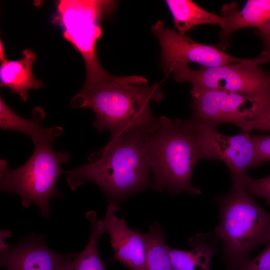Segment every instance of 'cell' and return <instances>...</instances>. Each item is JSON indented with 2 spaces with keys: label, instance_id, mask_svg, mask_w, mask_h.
Here are the masks:
<instances>
[{
  "label": "cell",
  "instance_id": "cell-1",
  "mask_svg": "<svg viewBox=\"0 0 270 270\" xmlns=\"http://www.w3.org/2000/svg\"><path fill=\"white\" fill-rule=\"evenodd\" d=\"M148 128L111 136L106 146L89 156L88 163L66 172L70 188L74 190L91 181L102 190L110 203L118 206L128 196L151 187L144 148Z\"/></svg>",
  "mask_w": 270,
  "mask_h": 270
},
{
  "label": "cell",
  "instance_id": "cell-2",
  "mask_svg": "<svg viewBox=\"0 0 270 270\" xmlns=\"http://www.w3.org/2000/svg\"><path fill=\"white\" fill-rule=\"evenodd\" d=\"M162 92L158 84L149 86L144 78L114 76L89 86H84L72 99L74 108H86L96 118L92 124L100 132L116 136L146 130L156 119L151 112V100L159 102Z\"/></svg>",
  "mask_w": 270,
  "mask_h": 270
},
{
  "label": "cell",
  "instance_id": "cell-3",
  "mask_svg": "<svg viewBox=\"0 0 270 270\" xmlns=\"http://www.w3.org/2000/svg\"><path fill=\"white\" fill-rule=\"evenodd\" d=\"M144 148L152 188L170 194H200L192 184V172L201 158L188 120L156 118L146 132Z\"/></svg>",
  "mask_w": 270,
  "mask_h": 270
},
{
  "label": "cell",
  "instance_id": "cell-4",
  "mask_svg": "<svg viewBox=\"0 0 270 270\" xmlns=\"http://www.w3.org/2000/svg\"><path fill=\"white\" fill-rule=\"evenodd\" d=\"M220 222L214 232L222 244L226 270H238L258 246L270 241V214L244 188H232L215 198Z\"/></svg>",
  "mask_w": 270,
  "mask_h": 270
},
{
  "label": "cell",
  "instance_id": "cell-5",
  "mask_svg": "<svg viewBox=\"0 0 270 270\" xmlns=\"http://www.w3.org/2000/svg\"><path fill=\"white\" fill-rule=\"evenodd\" d=\"M50 142L34 145V150L28 161L20 167L12 170L8 162L0 160V188L2 192L16 194L23 208L32 204L40 208L42 216L50 218L49 203L54 196L62 198L56 188L59 176L64 173L62 163L68 162L69 153L53 150Z\"/></svg>",
  "mask_w": 270,
  "mask_h": 270
},
{
  "label": "cell",
  "instance_id": "cell-6",
  "mask_svg": "<svg viewBox=\"0 0 270 270\" xmlns=\"http://www.w3.org/2000/svg\"><path fill=\"white\" fill-rule=\"evenodd\" d=\"M118 4L114 0H61L57 4L58 22L65 39L80 52L86 68L84 86L110 80L108 73L100 63L96 42L102 36L103 20L111 18Z\"/></svg>",
  "mask_w": 270,
  "mask_h": 270
},
{
  "label": "cell",
  "instance_id": "cell-7",
  "mask_svg": "<svg viewBox=\"0 0 270 270\" xmlns=\"http://www.w3.org/2000/svg\"><path fill=\"white\" fill-rule=\"evenodd\" d=\"M268 62V58L263 50L256 58H242L234 64L200 66L198 70L190 69L188 64H179L168 73L173 74L176 82H190L194 90L238 93L264 99L270 98V74L260 66Z\"/></svg>",
  "mask_w": 270,
  "mask_h": 270
},
{
  "label": "cell",
  "instance_id": "cell-8",
  "mask_svg": "<svg viewBox=\"0 0 270 270\" xmlns=\"http://www.w3.org/2000/svg\"><path fill=\"white\" fill-rule=\"evenodd\" d=\"M190 94L191 122L215 128L222 124H232L242 131L264 110L270 100L214 90L191 88Z\"/></svg>",
  "mask_w": 270,
  "mask_h": 270
},
{
  "label": "cell",
  "instance_id": "cell-9",
  "mask_svg": "<svg viewBox=\"0 0 270 270\" xmlns=\"http://www.w3.org/2000/svg\"><path fill=\"white\" fill-rule=\"evenodd\" d=\"M189 120L201 159L222 162L229 169L232 188H245L246 172L254 168V148L250 132L242 130L238 134L228 136L215 128Z\"/></svg>",
  "mask_w": 270,
  "mask_h": 270
},
{
  "label": "cell",
  "instance_id": "cell-10",
  "mask_svg": "<svg viewBox=\"0 0 270 270\" xmlns=\"http://www.w3.org/2000/svg\"><path fill=\"white\" fill-rule=\"evenodd\" d=\"M160 48V64L168 72L174 66L193 62L201 66L210 68L240 62L242 58L231 56L219 48L196 42L173 29L166 28L161 20L152 26Z\"/></svg>",
  "mask_w": 270,
  "mask_h": 270
},
{
  "label": "cell",
  "instance_id": "cell-11",
  "mask_svg": "<svg viewBox=\"0 0 270 270\" xmlns=\"http://www.w3.org/2000/svg\"><path fill=\"white\" fill-rule=\"evenodd\" d=\"M0 235V266L6 270H60L78 252H56L45 243L42 234L22 236L18 242L10 246Z\"/></svg>",
  "mask_w": 270,
  "mask_h": 270
},
{
  "label": "cell",
  "instance_id": "cell-12",
  "mask_svg": "<svg viewBox=\"0 0 270 270\" xmlns=\"http://www.w3.org/2000/svg\"><path fill=\"white\" fill-rule=\"evenodd\" d=\"M118 208V206L109 202L105 217L102 220L104 232L110 237L114 252L113 260L130 270H147L143 233L138 230H131L124 218H118L116 215Z\"/></svg>",
  "mask_w": 270,
  "mask_h": 270
},
{
  "label": "cell",
  "instance_id": "cell-13",
  "mask_svg": "<svg viewBox=\"0 0 270 270\" xmlns=\"http://www.w3.org/2000/svg\"><path fill=\"white\" fill-rule=\"evenodd\" d=\"M220 16L224 19L218 46L220 50L228 46L230 36L242 28H256L260 36L270 38V0H248L240 10L236 3H228L222 7Z\"/></svg>",
  "mask_w": 270,
  "mask_h": 270
},
{
  "label": "cell",
  "instance_id": "cell-14",
  "mask_svg": "<svg viewBox=\"0 0 270 270\" xmlns=\"http://www.w3.org/2000/svg\"><path fill=\"white\" fill-rule=\"evenodd\" d=\"M36 56L34 51L26 48L18 60H9L4 56L3 44L0 42V86L10 88L12 92L19 96L26 102L28 92L31 88L43 87L42 82L36 80L32 70V65Z\"/></svg>",
  "mask_w": 270,
  "mask_h": 270
},
{
  "label": "cell",
  "instance_id": "cell-15",
  "mask_svg": "<svg viewBox=\"0 0 270 270\" xmlns=\"http://www.w3.org/2000/svg\"><path fill=\"white\" fill-rule=\"evenodd\" d=\"M32 118L26 119L14 113L0 98V128L2 130H14L28 136L34 144L43 142L52 143L63 132L61 126L46 128L40 122L46 116L44 110L39 106L32 110Z\"/></svg>",
  "mask_w": 270,
  "mask_h": 270
},
{
  "label": "cell",
  "instance_id": "cell-16",
  "mask_svg": "<svg viewBox=\"0 0 270 270\" xmlns=\"http://www.w3.org/2000/svg\"><path fill=\"white\" fill-rule=\"evenodd\" d=\"M188 244L192 250H184L168 246L172 270H210L212 258L217 252L215 237L200 232L190 237Z\"/></svg>",
  "mask_w": 270,
  "mask_h": 270
},
{
  "label": "cell",
  "instance_id": "cell-17",
  "mask_svg": "<svg viewBox=\"0 0 270 270\" xmlns=\"http://www.w3.org/2000/svg\"><path fill=\"white\" fill-rule=\"evenodd\" d=\"M172 16L174 27L181 34L185 35L192 28L202 24H218L220 28L224 19L209 12L192 0H165Z\"/></svg>",
  "mask_w": 270,
  "mask_h": 270
},
{
  "label": "cell",
  "instance_id": "cell-18",
  "mask_svg": "<svg viewBox=\"0 0 270 270\" xmlns=\"http://www.w3.org/2000/svg\"><path fill=\"white\" fill-rule=\"evenodd\" d=\"M86 216L92 224L88 242L82 252L62 265L60 270H105L106 263L100 258L98 248V239L104 233L102 220L98 219L93 212H88Z\"/></svg>",
  "mask_w": 270,
  "mask_h": 270
},
{
  "label": "cell",
  "instance_id": "cell-19",
  "mask_svg": "<svg viewBox=\"0 0 270 270\" xmlns=\"http://www.w3.org/2000/svg\"><path fill=\"white\" fill-rule=\"evenodd\" d=\"M143 236L146 246L147 270H172L162 228L154 224Z\"/></svg>",
  "mask_w": 270,
  "mask_h": 270
},
{
  "label": "cell",
  "instance_id": "cell-20",
  "mask_svg": "<svg viewBox=\"0 0 270 270\" xmlns=\"http://www.w3.org/2000/svg\"><path fill=\"white\" fill-rule=\"evenodd\" d=\"M244 186L246 190L252 196L264 198L266 204L270 205V174L258 179L246 176Z\"/></svg>",
  "mask_w": 270,
  "mask_h": 270
},
{
  "label": "cell",
  "instance_id": "cell-21",
  "mask_svg": "<svg viewBox=\"0 0 270 270\" xmlns=\"http://www.w3.org/2000/svg\"><path fill=\"white\" fill-rule=\"evenodd\" d=\"M254 148V167L270 161V134L267 136H252Z\"/></svg>",
  "mask_w": 270,
  "mask_h": 270
},
{
  "label": "cell",
  "instance_id": "cell-22",
  "mask_svg": "<svg viewBox=\"0 0 270 270\" xmlns=\"http://www.w3.org/2000/svg\"><path fill=\"white\" fill-rule=\"evenodd\" d=\"M238 270H270V241L264 250L252 259H248Z\"/></svg>",
  "mask_w": 270,
  "mask_h": 270
},
{
  "label": "cell",
  "instance_id": "cell-23",
  "mask_svg": "<svg viewBox=\"0 0 270 270\" xmlns=\"http://www.w3.org/2000/svg\"><path fill=\"white\" fill-rule=\"evenodd\" d=\"M255 130L270 131V105L257 118L250 122L244 131L250 132Z\"/></svg>",
  "mask_w": 270,
  "mask_h": 270
},
{
  "label": "cell",
  "instance_id": "cell-24",
  "mask_svg": "<svg viewBox=\"0 0 270 270\" xmlns=\"http://www.w3.org/2000/svg\"><path fill=\"white\" fill-rule=\"evenodd\" d=\"M264 45V51L266 52L270 62V38L260 36Z\"/></svg>",
  "mask_w": 270,
  "mask_h": 270
}]
</instances>
